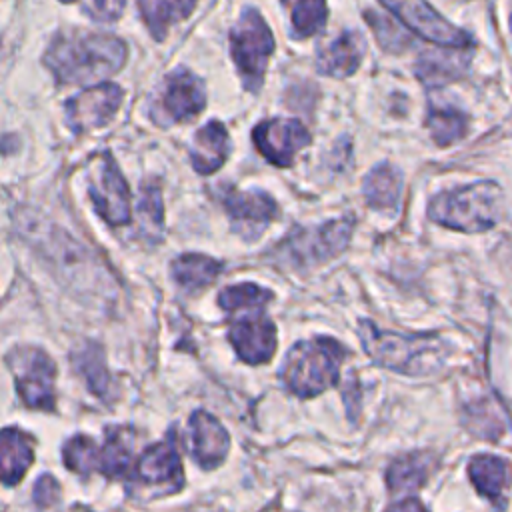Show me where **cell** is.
Listing matches in <instances>:
<instances>
[{
	"mask_svg": "<svg viewBox=\"0 0 512 512\" xmlns=\"http://www.w3.org/2000/svg\"><path fill=\"white\" fill-rule=\"evenodd\" d=\"M126 62V46L110 34L82 32L54 40L46 64L62 84L88 86L118 72Z\"/></svg>",
	"mask_w": 512,
	"mask_h": 512,
	"instance_id": "6da1fadb",
	"label": "cell"
},
{
	"mask_svg": "<svg viewBox=\"0 0 512 512\" xmlns=\"http://www.w3.org/2000/svg\"><path fill=\"white\" fill-rule=\"evenodd\" d=\"M366 354L382 368L406 376H430L444 364L448 346L436 334H396L380 330L370 320L358 324Z\"/></svg>",
	"mask_w": 512,
	"mask_h": 512,
	"instance_id": "7a4b0ae2",
	"label": "cell"
},
{
	"mask_svg": "<svg viewBox=\"0 0 512 512\" xmlns=\"http://www.w3.org/2000/svg\"><path fill=\"white\" fill-rule=\"evenodd\" d=\"M344 358L346 348L330 336L300 340L286 352L280 378L294 396L314 398L336 386Z\"/></svg>",
	"mask_w": 512,
	"mask_h": 512,
	"instance_id": "3957f363",
	"label": "cell"
},
{
	"mask_svg": "<svg viewBox=\"0 0 512 512\" xmlns=\"http://www.w3.org/2000/svg\"><path fill=\"white\" fill-rule=\"evenodd\" d=\"M502 210V190L492 180L444 190L428 204L430 220L460 232L490 230L502 218Z\"/></svg>",
	"mask_w": 512,
	"mask_h": 512,
	"instance_id": "277c9868",
	"label": "cell"
},
{
	"mask_svg": "<svg viewBox=\"0 0 512 512\" xmlns=\"http://www.w3.org/2000/svg\"><path fill=\"white\" fill-rule=\"evenodd\" d=\"M272 50L274 38L266 20L256 8H246L230 30V54L246 90H260Z\"/></svg>",
	"mask_w": 512,
	"mask_h": 512,
	"instance_id": "5b68a950",
	"label": "cell"
},
{
	"mask_svg": "<svg viewBox=\"0 0 512 512\" xmlns=\"http://www.w3.org/2000/svg\"><path fill=\"white\" fill-rule=\"evenodd\" d=\"M6 362L14 372L16 390L28 408L50 410L54 406V378L56 366L52 358L30 346L14 348Z\"/></svg>",
	"mask_w": 512,
	"mask_h": 512,
	"instance_id": "8992f818",
	"label": "cell"
},
{
	"mask_svg": "<svg viewBox=\"0 0 512 512\" xmlns=\"http://www.w3.org/2000/svg\"><path fill=\"white\" fill-rule=\"evenodd\" d=\"M354 218H338L310 230H294L288 240L278 246V254L288 256L296 264H320L338 256L350 242Z\"/></svg>",
	"mask_w": 512,
	"mask_h": 512,
	"instance_id": "52a82bcc",
	"label": "cell"
},
{
	"mask_svg": "<svg viewBox=\"0 0 512 512\" xmlns=\"http://www.w3.org/2000/svg\"><path fill=\"white\" fill-rule=\"evenodd\" d=\"M416 36L446 48H470L472 38L462 28L450 24L426 0H380Z\"/></svg>",
	"mask_w": 512,
	"mask_h": 512,
	"instance_id": "ba28073f",
	"label": "cell"
},
{
	"mask_svg": "<svg viewBox=\"0 0 512 512\" xmlns=\"http://www.w3.org/2000/svg\"><path fill=\"white\" fill-rule=\"evenodd\" d=\"M252 142L270 164L288 168L296 152L312 142V136L300 120L272 118L254 126Z\"/></svg>",
	"mask_w": 512,
	"mask_h": 512,
	"instance_id": "9c48e42d",
	"label": "cell"
},
{
	"mask_svg": "<svg viewBox=\"0 0 512 512\" xmlns=\"http://www.w3.org/2000/svg\"><path fill=\"white\" fill-rule=\"evenodd\" d=\"M90 196L96 212L110 224L120 226L130 220V192L118 166L108 154L94 160L90 176Z\"/></svg>",
	"mask_w": 512,
	"mask_h": 512,
	"instance_id": "30bf717a",
	"label": "cell"
},
{
	"mask_svg": "<svg viewBox=\"0 0 512 512\" xmlns=\"http://www.w3.org/2000/svg\"><path fill=\"white\" fill-rule=\"evenodd\" d=\"M228 340L238 358L252 366L270 362L278 344L276 326L264 310H250L238 316L228 328Z\"/></svg>",
	"mask_w": 512,
	"mask_h": 512,
	"instance_id": "8fae6325",
	"label": "cell"
},
{
	"mask_svg": "<svg viewBox=\"0 0 512 512\" xmlns=\"http://www.w3.org/2000/svg\"><path fill=\"white\" fill-rule=\"evenodd\" d=\"M234 232L252 242L278 216V204L264 190H228L222 196Z\"/></svg>",
	"mask_w": 512,
	"mask_h": 512,
	"instance_id": "7c38bea8",
	"label": "cell"
},
{
	"mask_svg": "<svg viewBox=\"0 0 512 512\" xmlns=\"http://www.w3.org/2000/svg\"><path fill=\"white\" fill-rule=\"evenodd\" d=\"M122 90L116 84L90 86L66 102L68 124L76 132H86L106 124L118 110Z\"/></svg>",
	"mask_w": 512,
	"mask_h": 512,
	"instance_id": "4fadbf2b",
	"label": "cell"
},
{
	"mask_svg": "<svg viewBox=\"0 0 512 512\" xmlns=\"http://www.w3.org/2000/svg\"><path fill=\"white\" fill-rule=\"evenodd\" d=\"M186 444L194 462L210 470L224 462L230 448V436L218 418L206 410H196L188 420Z\"/></svg>",
	"mask_w": 512,
	"mask_h": 512,
	"instance_id": "5bb4252c",
	"label": "cell"
},
{
	"mask_svg": "<svg viewBox=\"0 0 512 512\" xmlns=\"http://www.w3.org/2000/svg\"><path fill=\"white\" fill-rule=\"evenodd\" d=\"M206 104L204 84L192 72L178 68L166 80L160 96V108L170 122L196 118Z\"/></svg>",
	"mask_w": 512,
	"mask_h": 512,
	"instance_id": "9a60e30c",
	"label": "cell"
},
{
	"mask_svg": "<svg viewBox=\"0 0 512 512\" xmlns=\"http://www.w3.org/2000/svg\"><path fill=\"white\" fill-rule=\"evenodd\" d=\"M136 478L146 484H164L168 492L180 490L184 482L182 464L178 448L174 446L172 438L158 442L144 450V454L134 464Z\"/></svg>",
	"mask_w": 512,
	"mask_h": 512,
	"instance_id": "2e32d148",
	"label": "cell"
},
{
	"mask_svg": "<svg viewBox=\"0 0 512 512\" xmlns=\"http://www.w3.org/2000/svg\"><path fill=\"white\" fill-rule=\"evenodd\" d=\"M468 476L480 496L496 510L506 508V494L512 484V464L496 454H476L468 462Z\"/></svg>",
	"mask_w": 512,
	"mask_h": 512,
	"instance_id": "e0dca14e",
	"label": "cell"
},
{
	"mask_svg": "<svg viewBox=\"0 0 512 512\" xmlns=\"http://www.w3.org/2000/svg\"><path fill=\"white\" fill-rule=\"evenodd\" d=\"M438 468V454L416 450L396 458L386 470V486L392 494H412L420 490Z\"/></svg>",
	"mask_w": 512,
	"mask_h": 512,
	"instance_id": "ac0fdd59",
	"label": "cell"
},
{
	"mask_svg": "<svg viewBox=\"0 0 512 512\" xmlns=\"http://www.w3.org/2000/svg\"><path fill=\"white\" fill-rule=\"evenodd\" d=\"M364 54V40L358 32L346 30L330 44L322 46L316 56V70L324 76L332 78H346L352 76Z\"/></svg>",
	"mask_w": 512,
	"mask_h": 512,
	"instance_id": "d6986e66",
	"label": "cell"
},
{
	"mask_svg": "<svg viewBox=\"0 0 512 512\" xmlns=\"http://www.w3.org/2000/svg\"><path fill=\"white\" fill-rule=\"evenodd\" d=\"M230 152V138L222 122L210 120L202 126L192 140L190 160L196 172L212 174L216 172L228 158Z\"/></svg>",
	"mask_w": 512,
	"mask_h": 512,
	"instance_id": "ffe728a7",
	"label": "cell"
},
{
	"mask_svg": "<svg viewBox=\"0 0 512 512\" xmlns=\"http://www.w3.org/2000/svg\"><path fill=\"white\" fill-rule=\"evenodd\" d=\"M34 440L20 428H4L0 432V482L16 484L24 478L34 460Z\"/></svg>",
	"mask_w": 512,
	"mask_h": 512,
	"instance_id": "44dd1931",
	"label": "cell"
},
{
	"mask_svg": "<svg viewBox=\"0 0 512 512\" xmlns=\"http://www.w3.org/2000/svg\"><path fill=\"white\" fill-rule=\"evenodd\" d=\"M402 190V176L390 164H380L372 168L362 184L364 198L374 210H392L398 204Z\"/></svg>",
	"mask_w": 512,
	"mask_h": 512,
	"instance_id": "7402d4cb",
	"label": "cell"
},
{
	"mask_svg": "<svg viewBox=\"0 0 512 512\" xmlns=\"http://www.w3.org/2000/svg\"><path fill=\"white\" fill-rule=\"evenodd\" d=\"M222 264L204 254H182L172 262L174 280L190 292L202 290L216 280Z\"/></svg>",
	"mask_w": 512,
	"mask_h": 512,
	"instance_id": "603a6c76",
	"label": "cell"
},
{
	"mask_svg": "<svg viewBox=\"0 0 512 512\" xmlns=\"http://www.w3.org/2000/svg\"><path fill=\"white\" fill-rule=\"evenodd\" d=\"M146 26L156 38H164L166 28L184 20L196 6V0H138Z\"/></svg>",
	"mask_w": 512,
	"mask_h": 512,
	"instance_id": "cb8c5ba5",
	"label": "cell"
},
{
	"mask_svg": "<svg viewBox=\"0 0 512 512\" xmlns=\"http://www.w3.org/2000/svg\"><path fill=\"white\" fill-rule=\"evenodd\" d=\"M288 12L292 22V34L296 38H310L318 34L328 18L326 0H280Z\"/></svg>",
	"mask_w": 512,
	"mask_h": 512,
	"instance_id": "d4e9b609",
	"label": "cell"
},
{
	"mask_svg": "<svg viewBox=\"0 0 512 512\" xmlns=\"http://www.w3.org/2000/svg\"><path fill=\"white\" fill-rule=\"evenodd\" d=\"M272 292L254 284V282H242L224 288L218 294V304L222 310L230 314L250 312V310H264L266 304L272 300Z\"/></svg>",
	"mask_w": 512,
	"mask_h": 512,
	"instance_id": "484cf974",
	"label": "cell"
},
{
	"mask_svg": "<svg viewBox=\"0 0 512 512\" xmlns=\"http://www.w3.org/2000/svg\"><path fill=\"white\" fill-rule=\"evenodd\" d=\"M426 128L438 146H450L468 130V116L456 108H430Z\"/></svg>",
	"mask_w": 512,
	"mask_h": 512,
	"instance_id": "4316f807",
	"label": "cell"
},
{
	"mask_svg": "<svg viewBox=\"0 0 512 512\" xmlns=\"http://www.w3.org/2000/svg\"><path fill=\"white\" fill-rule=\"evenodd\" d=\"M466 58H454V54L446 52V54H436L430 52L426 56H422L416 64V76L428 84V86H436V84H444L454 80L462 70H464Z\"/></svg>",
	"mask_w": 512,
	"mask_h": 512,
	"instance_id": "83f0119b",
	"label": "cell"
},
{
	"mask_svg": "<svg viewBox=\"0 0 512 512\" xmlns=\"http://www.w3.org/2000/svg\"><path fill=\"white\" fill-rule=\"evenodd\" d=\"M96 454H98V444L84 434L70 438L62 450L66 468L78 474L96 472Z\"/></svg>",
	"mask_w": 512,
	"mask_h": 512,
	"instance_id": "f1b7e54d",
	"label": "cell"
},
{
	"mask_svg": "<svg viewBox=\"0 0 512 512\" xmlns=\"http://www.w3.org/2000/svg\"><path fill=\"white\" fill-rule=\"evenodd\" d=\"M74 366L86 378L88 386L96 394H104L108 386V370L102 360V352L96 346H88L80 352H74Z\"/></svg>",
	"mask_w": 512,
	"mask_h": 512,
	"instance_id": "f546056e",
	"label": "cell"
},
{
	"mask_svg": "<svg viewBox=\"0 0 512 512\" xmlns=\"http://www.w3.org/2000/svg\"><path fill=\"white\" fill-rule=\"evenodd\" d=\"M366 20L384 50L402 52L410 44V38L404 36V32L396 26L394 20H390L378 12H366Z\"/></svg>",
	"mask_w": 512,
	"mask_h": 512,
	"instance_id": "4dcf8cb0",
	"label": "cell"
},
{
	"mask_svg": "<svg viewBox=\"0 0 512 512\" xmlns=\"http://www.w3.org/2000/svg\"><path fill=\"white\" fill-rule=\"evenodd\" d=\"M126 0H94L92 16L98 22H114L122 16Z\"/></svg>",
	"mask_w": 512,
	"mask_h": 512,
	"instance_id": "1f68e13d",
	"label": "cell"
},
{
	"mask_svg": "<svg viewBox=\"0 0 512 512\" xmlns=\"http://www.w3.org/2000/svg\"><path fill=\"white\" fill-rule=\"evenodd\" d=\"M58 492L60 488L52 476H40V480L34 486V500L40 506H48L58 498Z\"/></svg>",
	"mask_w": 512,
	"mask_h": 512,
	"instance_id": "d6a6232c",
	"label": "cell"
},
{
	"mask_svg": "<svg viewBox=\"0 0 512 512\" xmlns=\"http://www.w3.org/2000/svg\"><path fill=\"white\" fill-rule=\"evenodd\" d=\"M384 512H428V510L424 508V504L418 498L408 496V498H402V500L390 504Z\"/></svg>",
	"mask_w": 512,
	"mask_h": 512,
	"instance_id": "836d02e7",
	"label": "cell"
},
{
	"mask_svg": "<svg viewBox=\"0 0 512 512\" xmlns=\"http://www.w3.org/2000/svg\"><path fill=\"white\" fill-rule=\"evenodd\" d=\"M510 28H512V16H510Z\"/></svg>",
	"mask_w": 512,
	"mask_h": 512,
	"instance_id": "e575fe53",
	"label": "cell"
},
{
	"mask_svg": "<svg viewBox=\"0 0 512 512\" xmlns=\"http://www.w3.org/2000/svg\"><path fill=\"white\" fill-rule=\"evenodd\" d=\"M62 2H74V0H62Z\"/></svg>",
	"mask_w": 512,
	"mask_h": 512,
	"instance_id": "d590c367",
	"label": "cell"
}]
</instances>
